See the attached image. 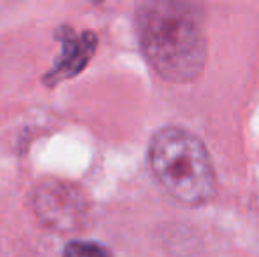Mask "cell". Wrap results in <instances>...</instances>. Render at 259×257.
Masks as SVG:
<instances>
[{
	"instance_id": "6da1fadb",
	"label": "cell",
	"mask_w": 259,
	"mask_h": 257,
	"mask_svg": "<svg viewBox=\"0 0 259 257\" xmlns=\"http://www.w3.org/2000/svg\"><path fill=\"white\" fill-rule=\"evenodd\" d=\"M203 7L192 2L150 0L140 4L136 30L145 59L160 78L192 81L206 62Z\"/></svg>"
},
{
	"instance_id": "7a4b0ae2",
	"label": "cell",
	"mask_w": 259,
	"mask_h": 257,
	"mask_svg": "<svg viewBox=\"0 0 259 257\" xmlns=\"http://www.w3.org/2000/svg\"><path fill=\"white\" fill-rule=\"evenodd\" d=\"M148 164L162 189L180 204H205L215 194L210 153L187 129L167 125L157 130L148 146Z\"/></svg>"
},
{
	"instance_id": "3957f363",
	"label": "cell",
	"mask_w": 259,
	"mask_h": 257,
	"mask_svg": "<svg viewBox=\"0 0 259 257\" xmlns=\"http://www.w3.org/2000/svg\"><path fill=\"white\" fill-rule=\"evenodd\" d=\"M32 208L42 226L58 233H72L85 224L89 215L87 195L76 183L45 180L34 190Z\"/></svg>"
},
{
	"instance_id": "277c9868",
	"label": "cell",
	"mask_w": 259,
	"mask_h": 257,
	"mask_svg": "<svg viewBox=\"0 0 259 257\" xmlns=\"http://www.w3.org/2000/svg\"><path fill=\"white\" fill-rule=\"evenodd\" d=\"M57 35L62 42V53L48 74L42 78V81L48 86H53L64 79L79 74L97 49V35L90 30L76 34L72 28L62 27L57 32Z\"/></svg>"
},
{
	"instance_id": "5b68a950",
	"label": "cell",
	"mask_w": 259,
	"mask_h": 257,
	"mask_svg": "<svg viewBox=\"0 0 259 257\" xmlns=\"http://www.w3.org/2000/svg\"><path fill=\"white\" fill-rule=\"evenodd\" d=\"M64 257H111L103 245L94 241H71L65 245Z\"/></svg>"
}]
</instances>
